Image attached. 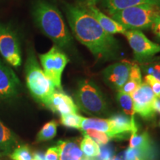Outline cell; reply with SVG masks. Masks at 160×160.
<instances>
[{"mask_svg": "<svg viewBox=\"0 0 160 160\" xmlns=\"http://www.w3.org/2000/svg\"><path fill=\"white\" fill-rule=\"evenodd\" d=\"M12 160H33V154L28 145H18L9 154Z\"/></svg>", "mask_w": 160, "mask_h": 160, "instance_id": "cb8c5ba5", "label": "cell"}, {"mask_svg": "<svg viewBox=\"0 0 160 160\" xmlns=\"http://www.w3.org/2000/svg\"><path fill=\"white\" fill-rule=\"evenodd\" d=\"M80 129L82 131H85L87 130H97V131L105 132L109 136L111 132V125L109 119H90V118L83 117Z\"/></svg>", "mask_w": 160, "mask_h": 160, "instance_id": "d6986e66", "label": "cell"}, {"mask_svg": "<svg viewBox=\"0 0 160 160\" xmlns=\"http://www.w3.org/2000/svg\"><path fill=\"white\" fill-rule=\"evenodd\" d=\"M145 82L149 85L150 87L151 88L154 94L160 98V81L153 77V76L148 74L145 77Z\"/></svg>", "mask_w": 160, "mask_h": 160, "instance_id": "4316f807", "label": "cell"}, {"mask_svg": "<svg viewBox=\"0 0 160 160\" xmlns=\"http://www.w3.org/2000/svg\"><path fill=\"white\" fill-rule=\"evenodd\" d=\"M65 11L73 36L96 59L108 60L117 57L120 48L118 41L100 26L87 8L82 4H65Z\"/></svg>", "mask_w": 160, "mask_h": 160, "instance_id": "6da1fadb", "label": "cell"}, {"mask_svg": "<svg viewBox=\"0 0 160 160\" xmlns=\"http://www.w3.org/2000/svg\"><path fill=\"white\" fill-rule=\"evenodd\" d=\"M82 118V117L77 115V113L62 115L61 116V123L65 127L80 129Z\"/></svg>", "mask_w": 160, "mask_h": 160, "instance_id": "d4e9b609", "label": "cell"}, {"mask_svg": "<svg viewBox=\"0 0 160 160\" xmlns=\"http://www.w3.org/2000/svg\"><path fill=\"white\" fill-rule=\"evenodd\" d=\"M133 110L140 117L146 120L153 119L155 116L154 107L156 95L148 83H142L141 85L132 93Z\"/></svg>", "mask_w": 160, "mask_h": 160, "instance_id": "9c48e42d", "label": "cell"}, {"mask_svg": "<svg viewBox=\"0 0 160 160\" xmlns=\"http://www.w3.org/2000/svg\"><path fill=\"white\" fill-rule=\"evenodd\" d=\"M80 160H95V159H89L88 157H86V158H84V159H80Z\"/></svg>", "mask_w": 160, "mask_h": 160, "instance_id": "836d02e7", "label": "cell"}, {"mask_svg": "<svg viewBox=\"0 0 160 160\" xmlns=\"http://www.w3.org/2000/svg\"><path fill=\"white\" fill-rule=\"evenodd\" d=\"M159 1H160V0H159Z\"/></svg>", "mask_w": 160, "mask_h": 160, "instance_id": "8d00e7d4", "label": "cell"}, {"mask_svg": "<svg viewBox=\"0 0 160 160\" xmlns=\"http://www.w3.org/2000/svg\"><path fill=\"white\" fill-rule=\"evenodd\" d=\"M124 35L139 61H144L160 53V45L148 39L140 30H127Z\"/></svg>", "mask_w": 160, "mask_h": 160, "instance_id": "ba28073f", "label": "cell"}, {"mask_svg": "<svg viewBox=\"0 0 160 160\" xmlns=\"http://www.w3.org/2000/svg\"><path fill=\"white\" fill-rule=\"evenodd\" d=\"M17 145V136L0 121V155H9Z\"/></svg>", "mask_w": 160, "mask_h": 160, "instance_id": "e0dca14e", "label": "cell"}, {"mask_svg": "<svg viewBox=\"0 0 160 160\" xmlns=\"http://www.w3.org/2000/svg\"><path fill=\"white\" fill-rule=\"evenodd\" d=\"M59 160H80L82 159L83 153L77 139L59 141L57 142Z\"/></svg>", "mask_w": 160, "mask_h": 160, "instance_id": "9a60e30c", "label": "cell"}, {"mask_svg": "<svg viewBox=\"0 0 160 160\" xmlns=\"http://www.w3.org/2000/svg\"><path fill=\"white\" fill-rule=\"evenodd\" d=\"M102 5L109 14L122 10L140 5H155L160 6L159 0H102Z\"/></svg>", "mask_w": 160, "mask_h": 160, "instance_id": "2e32d148", "label": "cell"}, {"mask_svg": "<svg viewBox=\"0 0 160 160\" xmlns=\"http://www.w3.org/2000/svg\"><path fill=\"white\" fill-rule=\"evenodd\" d=\"M159 125H160V123H159Z\"/></svg>", "mask_w": 160, "mask_h": 160, "instance_id": "74e56055", "label": "cell"}, {"mask_svg": "<svg viewBox=\"0 0 160 160\" xmlns=\"http://www.w3.org/2000/svg\"><path fill=\"white\" fill-rule=\"evenodd\" d=\"M145 71L148 74L153 76V77L160 81V64H150L146 67Z\"/></svg>", "mask_w": 160, "mask_h": 160, "instance_id": "83f0119b", "label": "cell"}, {"mask_svg": "<svg viewBox=\"0 0 160 160\" xmlns=\"http://www.w3.org/2000/svg\"><path fill=\"white\" fill-rule=\"evenodd\" d=\"M118 103L125 114L130 116L131 118H134V110H133V102L131 94L125 92L119 91L117 96Z\"/></svg>", "mask_w": 160, "mask_h": 160, "instance_id": "7402d4cb", "label": "cell"}, {"mask_svg": "<svg viewBox=\"0 0 160 160\" xmlns=\"http://www.w3.org/2000/svg\"><path fill=\"white\" fill-rule=\"evenodd\" d=\"M0 54L9 65L18 68L22 65L19 40L9 26L0 24Z\"/></svg>", "mask_w": 160, "mask_h": 160, "instance_id": "52a82bcc", "label": "cell"}, {"mask_svg": "<svg viewBox=\"0 0 160 160\" xmlns=\"http://www.w3.org/2000/svg\"><path fill=\"white\" fill-rule=\"evenodd\" d=\"M82 5L88 6V5H96L99 0H80Z\"/></svg>", "mask_w": 160, "mask_h": 160, "instance_id": "4dcf8cb0", "label": "cell"}, {"mask_svg": "<svg viewBox=\"0 0 160 160\" xmlns=\"http://www.w3.org/2000/svg\"><path fill=\"white\" fill-rule=\"evenodd\" d=\"M58 124L54 120L46 123L45 125L42 128L37 137V142H41L48 141L55 137L57 135Z\"/></svg>", "mask_w": 160, "mask_h": 160, "instance_id": "44dd1931", "label": "cell"}, {"mask_svg": "<svg viewBox=\"0 0 160 160\" xmlns=\"http://www.w3.org/2000/svg\"><path fill=\"white\" fill-rule=\"evenodd\" d=\"M33 19L42 32L59 48H71L73 37L57 8L46 0H37L32 10Z\"/></svg>", "mask_w": 160, "mask_h": 160, "instance_id": "7a4b0ae2", "label": "cell"}, {"mask_svg": "<svg viewBox=\"0 0 160 160\" xmlns=\"http://www.w3.org/2000/svg\"><path fill=\"white\" fill-rule=\"evenodd\" d=\"M75 98L81 110L89 114L102 115L107 108L101 91L91 80L83 79L79 82Z\"/></svg>", "mask_w": 160, "mask_h": 160, "instance_id": "5b68a950", "label": "cell"}, {"mask_svg": "<svg viewBox=\"0 0 160 160\" xmlns=\"http://www.w3.org/2000/svg\"><path fill=\"white\" fill-rule=\"evenodd\" d=\"M45 160H59V150L57 146L48 149L45 154Z\"/></svg>", "mask_w": 160, "mask_h": 160, "instance_id": "f1b7e54d", "label": "cell"}, {"mask_svg": "<svg viewBox=\"0 0 160 160\" xmlns=\"http://www.w3.org/2000/svg\"><path fill=\"white\" fill-rule=\"evenodd\" d=\"M2 157V156H1V155H0V157Z\"/></svg>", "mask_w": 160, "mask_h": 160, "instance_id": "d590c367", "label": "cell"}, {"mask_svg": "<svg viewBox=\"0 0 160 160\" xmlns=\"http://www.w3.org/2000/svg\"><path fill=\"white\" fill-rule=\"evenodd\" d=\"M85 132V135L88 136L89 137L95 139L97 142L102 144V145H106L111 139V138L105 132L97 131V130H87Z\"/></svg>", "mask_w": 160, "mask_h": 160, "instance_id": "484cf974", "label": "cell"}, {"mask_svg": "<svg viewBox=\"0 0 160 160\" xmlns=\"http://www.w3.org/2000/svg\"><path fill=\"white\" fill-rule=\"evenodd\" d=\"M85 7L87 8V9L91 12L93 17L97 19L98 23L107 33L111 35L117 34V33L124 34L127 31V29L123 25L100 11L96 5H88Z\"/></svg>", "mask_w": 160, "mask_h": 160, "instance_id": "5bb4252c", "label": "cell"}, {"mask_svg": "<svg viewBox=\"0 0 160 160\" xmlns=\"http://www.w3.org/2000/svg\"><path fill=\"white\" fill-rule=\"evenodd\" d=\"M33 160H37V159H33Z\"/></svg>", "mask_w": 160, "mask_h": 160, "instance_id": "e575fe53", "label": "cell"}, {"mask_svg": "<svg viewBox=\"0 0 160 160\" xmlns=\"http://www.w3.org/2000/svg\"><path fill=\"white\" fill-rule=\"evenodd\" d=\"M133 62L122 60L108 66L103 71V77L106 83L113 89L120 91L128 79Z\"/></svg>", "mask_w": 160, "mask_h": 160, "instance_id": "30bf717a", "label": "cell"}, {"mask_svg": "<svg viewBox=\"0 0 160 160\" xmlns=\"http://www.w3.org/2000/svg\"><path fill=\"white\" fill-rule=\"evenodd\" d=\"M19 88L20 81L14 72L0 61V99H13Z\"/></svg>", "mask_w": 160, "mask_h": 160, "instance_id": "8fae6325", "label": "cell"}, {"mask_svg": "<svg viewBox=\"0 0 160 160\" xmlns=\"http://www.w3.org/2000/svg\"><path fill=\"white\" fill-rule=\"evenodd\" d=\"M43 71L51 80L55 88L62 90V75L68 62L67 55L57 46L53 45L47 53L39 55Z\"/></svg>", "mask_w": 160, "mask_h": 160, "instance_id": "8992f818", "label": "cell"}, {"mask_svg": "<svg viewBox=\"0 0 160 160\" xmlns=\"http://www.w3.org/2000/svg\"><path fill=\"white\" fill-rule=\"evenodd\" d=\"M151 141L150 136L147 132H144L142 134H132L130 139V148H151Z\"/></svg>", "mask_w": 160, "mask_h": 160, "instance_id": "603a6c76", "label": "cell"}, {"mask_svg": "<svg viewBox=\"0 0 160 160\" xmlns=\"http://www.w3.org/2000/svg\"><path fill=\"white\" fill-rule=\"evenodd\" d=\"M109 121L111 125V132L109 135L111 139H127L130 135L137 133V127L133 118L117 114L113 116Z\"/></svg>", "mask_w": 160, "mask_h": 160, "instance_id": "7c38bea8", "label": "cell"}, {"mask_svg": "<svg viewBox=\"0 0 160 160\" xmlns=\"http://www.w3.org/2000/svg\"><path fill=\"white\" fill-rule=\"evenodd\" d=\"M80 148L82 153L88 158H94L99 155L100 148L98 144L88 136H84L83 139L80 142Z\"/></svg>", "mask_w": 160, "mask_h": 160, "instance_id": "ffe728a7", "label": "cell"}, {"mask_svg": "<svg viewBox=\"0 0 160 160\" xmlns=\"http://www.w3.org/2000/svg\"><path fill=\"white\" fill-rule=\"evenodd\" d=\"M142 83V82L141 71H140L139 65L136 63H133L128 79L120 91L132 95V93L137 91V89L141 85Z\"/></svg>", "mask_w": 160, "mask_h": 160, "instance_id": "ac0fdd59", "label": "cell"}, {"mask_svg": "<svg viewBox=\"0 0 160 160\" xmlns=\"http://www.w3.org/2000/svg\"><path fill=\"white\" fill-rule=\"evenodd\" d=\"M26 85L32 97L48 107L55 86L38 63L33 50L30 49L25 63Z\"/></svg>", "mask_w": 160, "mask_h": 160, "instance_id": "3957f363", "label": "cell"}, {"mask_svg": "<svg viewBox=\"0 0 160 160\" xmlns=\"http://www.w3.org/2000/svg\"><path fill=\"white\" fill-rule=\"evenodd\" d=\"M151 29L154 33V34L160 39V15L158 16L157 19L153 22V23L152 24Z\"/></svg>", "mask_w": 160, "mask_h": 160, "instance_id": "f546056e", "label": "cell"}, {"mask_svg": "<svg viewBox=\"0 0 160 160\" xmlns=\"http://www.w3.org/2000/svg\"><path fill=\"white\" fill-rule=\"evenodd\" d=\"M48 108L52 111L60 113L61 116L77 113L78 111L77 105L73 99L61 91H55Z\"/></svg>", "mask_w": 160, "mask_h": 160, "instance_id": "4fadbf2b", "label": "cell"}, {"mask_svg": "<svg viewBox=\"0 0 160 160\" xmlns=\"http://www.w3.org/2000/svg\"><path fill=\"white\" fill-rule=\"evenodd\" d=\"M154 107L156 111L159 112L160 113V98H156Z\"/></svg>", "mask_w": 160, "mask_h": 160, "instance_id": "d6a6232c", "label": "cell"}, {"mask_svg": "<svg viewBox=\"0 0 160 160\" xmlns=\"http://www.w3.org/2000/svg\"><path fill=\"white\" fill-rule=\"evenodd\" d=\"M33 159L37 160H45V154L40 152H37V153H33Z\"/></svg>", "mask_w": 160, "mask_h": 160, "instance_id": "1f68e13d", "label": "cell"}, {"mask_svg": "<svg viewBox=\"0 0 160 160\" xmlns=\"http://www.w3.org/2000/svg\"><path fill=\"white\" fill-rule=\"evenodd\" d=\"M160 15V6L140 5L110 14V17L123 25L127 30H144L151 28Z\"/></svg>", "mask_w": 160, "mask_h": 160, "instance_id": "277c9868", "label": "cell"}]
</instances>
